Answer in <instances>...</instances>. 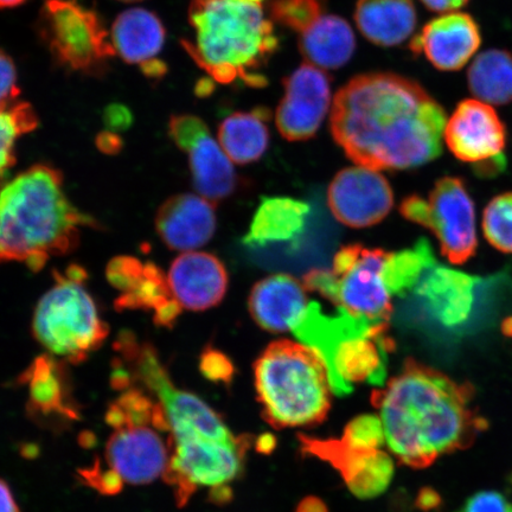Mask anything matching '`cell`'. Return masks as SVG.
<instances>
[{
	"label": "cell",
	"mask_w": 512,
	"mask_h": 512,
	"mask_svg": "<svg viewBox=\"0 0 512 512\" xmlns=\"http://www.w3.org/2000/svg\"><path fill=\"white\" fill-rule=\"evenodd\" d=\"M388 331L386 326L374 334L351 337L338 345L328 367L332 390L337 395L351 393L354 384L361 382L384 386L389 352L394 350Z\"/></svg>",
	"instance_id": "obj_19"
},
{
	"label": "cell",
	"mask_w": 512,
	"mask_h": 512,
	"mask_svg": "<svg viewBox=\"0 0 512 512\" xmlns=\"http://www.w3.org/2000/svg\"><path fill=\"white\" fill-rule=\"evenodd\" d=\"M444 139L460 162L478 165L504 156L508 132L494 107L466 99L447 120Z\"/></svg>",
	"instance_id": "obj_14"
},
{
	"label": "cell",
	"mask_w": 512,
	"mask_h": 512,
	"mask_svg": "<svg viewBox=\"0 0 512 512\" xmlns=\"http://www.w3.org/2000/svg\"><path fill=\"white\" fill-rule=\"evenodd\" d=\"M285 94L275 124L288 142H304L319 130L331 106V80L323 69L304 63L283 81Z\"/></svg>",
	"instance_id": "obj_12"
},
{
	"label": "cell",
	"mask_w": 512,
	"mask_h": 512,
	"mask_svg": "<svg viewBox=\"0 0 512 512\" xmlns=\"http://www.w3.org/2000/svg\"><path fill=\"white\" fill-rule=\"evenodd\" d=\"M413 0H358L355 22L361 34L380 47H396L416 28Z\"/></svg>",
	"instance_id": "obj_24"
},
{
	"label": "cell",
	"mask_w": 512,
	"mask_h": 512,
	"mask_svg": "<svg viewBox=\"0 0 512 512\" xmlns=\"http://www.w3.org/2000/svg\"><path fill=\"white\" fill-rule=\"evenodd\" d=\"M115 309L153 311V322L160 328H172L182 312L168 277L153 262H146L142 278L133 290L121 293L114 302Z\"/></svg>",
	"instance_id": "obj_29"
},
{
	"label": "cell",
	"mask_w": 512,
	"mask_h": 512,
	"mask_svg": "<svg viewBox=\"0 0 512 512\" xmlns=\"http://www.w3.org/2000/svg\"><path fill=\"white\" fill-rule=\"evenodd\" d=\"M21 93L17 87V72L14 61L0 50V111L12 104Z\"/></svg>",
	"instance_id": "obj_41"
},
{
	"label": "cell",
	"mask_w": 512,
	"mask_h": 512,
	"mask_svg": "<svg viewBox=\"0 0 512 512\" xmlns=\"http://www.w3.org/2000/svg\"><path fill=\"white\" fill-rule=\"evenodd\" d=\"M482 44L476 19L464 12H450L428 22L413 37L409 49L425 55L432 66L443 72H457L466 66Z\"/></svg>",
	"instance_id": "obj_17"
},
{
	"label": "cell",
	"mask_w": 512,
	"mask_h": 512,
	"mask_svg": "<svg viewBox=\"0 0 512 512\" xmlns=\"http://www.w3.org/2000/svg\"><path fill=\"white\" fill-rule=\"evenodd\" d=\"M336 219L350 228H368L386 219L394 206L393 190L377 170L356 166L338 172L328 191Z\"/></svg>",
	"instance_id": "obj_13"
},
{
	"label": "cell",
	"mask_w": 512,
	"mask_h": 512,
	"mask_svg": "<svg viewBox=\"0 0 512 512\" xmlns=\"http://www.w3.org/2000/svg\"><path fill=\"white\" fill-rule=\"evenodd\" d=\"M446 113L418 82L394 73L355 76L336 93L330 127L358 166L409 170L443 152Z\"/></svg>",
	"instance_id": "obj_1"
},
{
	"label": "cell",
	"mask_w": 512,
	"mask_h": 512,
	"mask_svg": "<svg viewBox=\"0 0 512 512\" xmlns=\"http://www.w3.org/2000/svg\"><path fill=\"white\" fill-rule=\"evenodd\" d=\"M270 15L274 22L302 34L325 15V0H272Z\"/></svg>",
	"instance_id": "obj_35"
},
{
	"label": "cell",
	"mask_w": 512,
	"mask_h": 512,
	"mask_svg": "<svg viewBox=\"0 0 512 512\" xmlns=\"http://www.w3.org/2000/svg\"><path fill=\"white\" fill-rule=\"evenodd\" d=\"M275 439L271 434H264L258 439V443H256V448L261 453H270L274 450Z\"/></svg>",
	"instance_id": "obj_47"
},
{
	"label": "cell",
	"mask_w": 512,
	"mask_h": 512,
	"mask_svg": "<svg viewBox=\"0 0 512 512\" xmlns=\"http://www.w3.org/2000/svg\"><path fill=\"white\" fill-rule=\"evenodd\" d=\"M120 2H138V0H120Z\"/></svg>",
	"instance_id": "obj_50"
},
{
	"label": "cell",
	"mask_w": 512,
	"mask_h": 512,
	"mask_svg": "<svg viewBox=\"0 0 512 512\" xmlns=\"http://www.w3.org/2000/svg\"><path fill=\"white\" fill-rule=\"evenodd\" d=\"M106 422L114 431L127 427L149 426L157 431L170 432L169 422L162 405L142 387L133 386L121 392L108 407Z\"/></svg>",
	"instance_id": "obj_31"
},
{
	"label": "cell",
	"mask_w": 512,
	"mask_h": 512,
	"mask_svg": "<svg viewBox=\"0 0 512 512\" xmlns=\"http://www.w3.org/2000/svg\"><path fill=\"white\" fill-rule=\"evenodd\" d=\"M25 0H0V9L15 8V6L21 5Z\"/></svg>",
	"instance_id": "obj_48"
},
{
	"label": "cell",
	"mask_w": 512,
	"mask_h": 512,
	"mask_svg": "<svg viewBox=\"0 0 512 512\" xmlns=\"http://www.w3.org/2000/svg\"><path fill=\"white\" fill-rule=\"evenodd\" d=\"M0 512H21L8 483L0 479Z\"/></svg>",
	"instance_id": "obj_45"
},
{
	"label": "cell",
	"mask_w": 512,
	"mask_h": 512,
	"mask_svg": "<svg viewBox=\"0 0 512 512\" xmlns=\"http://www.w3.org/2000/svg\"><path fill=\"white\" fill-rule=\"evenodd\" d=\"M482 228L492 247L512 254V191L492 198L484 209Z\"/></svg>",
	"instance_id": "obj_34"
},
{
	"label": "cell",
	"mask_w": 512,
	"mask_h": 512,
	"mask_svg": "<svg viewBox=\"0 0 512 512\" xmlns=\"http://www.w3.org/2000/svg\"><path fill=\"white\" fill-rule=\"evenodd\" d=\"M79 476L88 486L102 495H117L123 490V479L112 469L105 470L99 460L87 469L79 471Z\"/></svg>",
	"instance_id": "obj_39"
},
{
	"label": "cell",
	"mask_w": 512,
	"mask_h": 512,
	"mask_svg": "<svg viewBox=\"0 0 512 512\" xmlns=\"http://www.w3.org/2000/svg\"><path fill=\"white\" fill-rule=\"evenodd\" d=\"M169 464L164 480L174 490L179 507L189 502L200 486L215 489L229 485L242 470L248 438L216 440L203 437H171Z\"/></svg>",
	"instance_id": "obj_10"
},
{
	"label": "cell",
	"mask_w": 512,
	"mask_h": 512,
	"mask_svg": "<svg viewBox=\"0 0 512 512\" xmlns=\"http://www.w3.org/2000/svg\"><path fill=\"white\" fill-rule=\"evenodd\" d=\"M296 512H329L322 499L317 497H306L302 503L298 505Z\"/></svg>",
	"instance_id": "obj_46"
},
{
	"label": "cell",
	"mask_w": 512,
	"mask_h": 512,
	"mask_svg": "<svg viewBox=\"0 0 512 512\" xmlns=\"http://www.w3.org/2000/svg\"><path fill=\"white\" fill-rule=\"evenodd\" d=\"M83 227L96 222L68 200L53 166H31L0 189V265L23 262L41 271L53 256L75 251Z\"/></svg>",
	"instance_id": "obj_3"
},
{
	"label": "cell",
	"mask_w": 512,
	"mask_h": 512,
	"mask_svg": "<svg viewBox=\"0 0 512 512\" xmlns=\"http://www.w3.org/2000/svg\"><path fill=\"white\" fill-rule=\"evenodd\" d=\"M303 452L324 460L339 472L349 490L362 499L388 489L394 475L393 459L381 450H364L343 439H316L300 435Z\"/></svg>",
	"instance_id": "obj_15"
},
{
	"label": "cell",
	"mask_w": 512,
	"mask_h": 512,
	"mask_svg": "<svg viewBox=\"0 0 512 512\" xmlns=\"http://www.w3.org/2000/svg\"><path fill=\"white\" fill-rule=\"evenodd\" d=\"M400 213L406 220L431 230L451 264L464 265L476 255V207L464 179L440 178L427 198H405Z\"/></svg>",
	"instance_id": "obj_8"
},
{
	"label": "cell",
	"mask_w": 512,
	"mask_h": 512,
	"mask_svg": "<svg viewBox=\"0 0 512 512\" xmlns=\"http://www.w3.org/2000/svg\"><path fill=\"white\" fill-rule=\"evenodd\" d=\"M54 279L55 285L36 306L32 334L51 354L78 364L104 344L110 331L85 281L59 272Z\"/></svg>",
	"instance_id": "obj_6"
},
{
	"label": "cell",
	"mask_w": 512,
	"mask_h": 512,
	"mask_svg": "<svg viewBox=\"0 0 512 512\" xmlns=\"http://www.w3.org/2000/svg\"><path fill=\"white\" fill-rule=\"evenodd\" d=\"M156 229L160 240L172 251H195L207 245L215 234L213 203L194 194L172 196L158 210Z\"/></svg>",
	"instance_id": "obj_21"
},
{
	"label": "cell",
	"mask_w": 512,
	"mask_h": 512,
	"mask_svg": "<svg viewBox=\"0 0 512 512\" xmlns=\"http://www.w3.org/2000/svg\"><path fill=\"white\" fill-rule=\"evenodd\" d=\"M145 264L134 256H117L106 268V278L121 293L133 290L142 278Z\"/></svg>",
	"instance_id": "obj_37"
},
{
	"label": "cell",
	"mask_w": 512,
	"mask_h": 512,
	"mask_svg": "<svg viewBox=\"0 0 512 512\" xmlns=\"http://www.w3.org/2000/svg\"><path fill=\"white\" fill-rule=\"evenodd\" d=\"M179 305L191 311H206L222 302L228 288L226 267L215 255L187 252L172 262L168 275Z\"/></svg>",
	"instance_id": "obj_20"
},
{
	"label": "cell",
	"mask_w": 512,
	"mask_h": 512,
	"mask_svg": "<svg viewBox=\"0 0 512 512\" xmlns=\"http://www.w3.org/2000/svg\"><path fill=\"white\" fill-rule=\"evenodd\" d=\"M388 254L382 249L350 245L339 249L332 270L305 274L307 291L318 292L338 310L374 324H389L392 294L384 281Z\"/></svg>",
	"instance_id": "obj_7"
},
{
	"label": "cell",
	"mask_w": 512,
	"mask_h": 512,
	"mask_svg": "<svg viewBox=\"0 0 512 512\" xmlns=\"http://www.w3.org/2000/svg\"><path fill=\"white\" fill-rule=\"evenodd\" d=\"M345 443L364 450H381L386 443L382 421L376 415H361L345 427Z\"/></svg>",
	"instance_id": "obj_36"
},
{
	"label": "cell",
	"mask_w": 512,
	"mask_h": 512,
	"mask_svg": "<svg viewBox=\"0 0 512 512\" xmlns=\"http://www.w3.org/2000/svg\"><path fill=\"white\" fill-rule=\"evenodd\" d=\"M37 126V115L27 102H12L9 107L0 111V187L16 163L17 138L35 131Z\"/></svg>",
	"instance_id": "obj_33"
},
{
	"label": "cell",
	"mask_w": 512,
	"mask_h": 512,
	"mask_svg": "<svg viewBox=\"0 0 512 512\" xmlns=\"http://www.w3.org/2000/svg\"><path fill=\"white\" fill-rule=\"evenodd\" d=\"M256 394L277 428L317 426L331 407L328 368L316 350L288 341L268 345L254 364Z\"/></svg>",
	"instance_id": "obj_5"
},
{
	"label": "cell",
	"mask_w": 512,
	"mask_h": 512,
	"mask_svg": "<svg viewBox=\"0 0 512 512\" xmlns=\"http://www.w3.org/2000/svg\"><path fill=\"white\" fill-rule=\"evenodd\" d=\"M96 145H98L99 149L104 153H117L121 149H123V140H121L117 134L106 132L101 133L98 138H96Z\"/></svg>",
	"instance_id": "obj_44"
},
{
	"label": "cell",
	"mask_w": 512,
	"mask_h": 512,
	"mask_svg": "<svg viewBox=\"0 0 512 512\" xmlns=\"http://www.w3.org/2000/svg\"><path fill=\"white\" fill-rule=\"evenodd\" d=\"M165 28L159 17L144 9L123 12L113 24L112 43L115 54L131 64L145 67L157 61L163 50Z\"/></svg>",
	"instance_id": "obj_25"
},
{
	"label": "cell",
	"mask_w": 512,
	"mask_h": 512,
	"mask_svg": "<svg viewBox=\"0 0 512 512\" xmlns=\"http://www.w3.org/2000/svg\"><path fill=\"white\" fill-rule=\"evenodd\" d=\"M38 32L56 63L72 72H102L115 55L99 16L76 0H44Z\"/></svg>",
	"instance_id": "obj_9"
},
{
	"label": "cell",
	"mask_w": 512,
	"mask_h": 512,
	"mask_svg": "<svg viewBox=\"0 0 512 512\" xmlns=\"http://www.w3.org/2000/svg\"><path fill=\"white\" fill-rule=\"evenodd\" d=\"M458 512H512V502L501 492L480 491L467 499Z\"/></svg>",
	"instance_id": "obj_40"
},
{
	"label": "cell",
	"mask_w": 512,
	"mask_h": 512,
	"mask_svg": "<svg viewBox=\"0 0 512 512\" xmlns=\"http://www.w3.org/2000/svg\"><path fill=\"white\" fill-rule=\"evenodd\" d=\"M189 24L194 40L182 46L211 79L222 85L236 80L267 86L260 69L279 48L272 21L255 0H191Z\"/></svg>",
	"instance_id": "obj_4"
},
{
	"label": "cell",
	"mask_w": 512,
	"mask_h": 512,
	"mask_svg": "<svg viewBox=\"0 0 512 512\" xmlns=\"http://www.w3.org/2000/svg\"><path fill=\"white\" fill-rule=\"evenodd\" d=\"M272 113L267 107H255L249 112H236L219 127L220 145L232 162L246 165L256 162L270 144Z\"/></svg>",
	"instance_id": "obj_28"
},
{
	"label": "cell",
	"mask_w": 512,
	"mask_h": 512,
	"mask_svg": "<svg viewBox=\"0 0 512 512\" xmlns=\"http://www.w3.org/2000/svg\"><path fill=\"white\" fill-rule=\"evenodd\" d=\"M503 332L504 335L512 337V317L505 320V322L503 323Z\"/></svg>",
	"instance_id": "obj_49"
},
{
	"label": "cell",
	"mask_w": 512,
	"mask_h": 512,
	"mask_svg": "<svg viewBox=\"0 0 512 512\" xmlns=\"http://www.w3.org/2000/svg\"><path fill=\"white\" fill-rule=\"evenodd\" d=\"M105 458L108 466L132 485L155 482L169 464L170 447L149 426L121 428L107 441Z\"/></svg>",
	"instance_id": "obj_18"
},
{
	"label": "cell",
	"mask_w": 512,
	"mask_h": 512,
	"mask_svg": "<svg viewBox=\"0 0 512 512\" xmlns=\"http://www.w3.org/2000/svg\"><path fill=\"white\" fill-rule=\"evenodd\" d=\"M475 389L409 358L371 401L384 437L400 463L425 469L435 460L475 444L488 422L472 402Z\"/></svg>",
	"instance_id": "obj_2"
},
{
	"label": "cell",
	"mask_w": 512,
	"mask_h": 512,
	"mask_svg": "<svg viewBox=\"0 0 512 512\" xmlns=\"http://www.w3.org/2000/svg\"><path fill=\"white\" fill-rule=\"evenodd\" d=\"M200 371L210 382L228 384L233 381L235 368L222 351L207 347L200 356Z\"/></svg>",
	"instance_id": "obj_38"
},
{
	"label": "cell",
	"mask_w": 512,
	"mask_h": 512,
	"mask_svg": "<svg viewBox=\"0 0 512 512\" xmlns=\"http://www.w3.org/2000/svg\"><path fill=\"white\" fill-rule=\"evenodd\" d=\"M169 134L189 158L192 183L198 194L213 204L234 194L239 176L202 119L191 114L172 115Z\"/></svg>",
	"instance_id": "obj_11"
},
{
	"label": "cell",
	"mask_w": 512,
	"mask_h": 512,
	"mask_svg": "<svg viewBox=\"0 0 512 512\" xmlns=\"http://www.w3.org/2000/svg\"><path fill=\"white\" fill-rule=\"evenodd\" d=\"M309 304L304 284L287 274L262 279L253 287L248 299V309L255 323L273 334L291 331Z\"/></svg>",
	"instance_id": "obj_23"
},
{
	"label": "cell",
	"mask_w": 512,
	"mask_h": 512,
	"mask_svg": "<svg viewBox=\"0 0 512 512\" xmlns=\"http://www.w3.org/2000/svg\"><path fill=\"white\" fill-rule=\"evenodd\" d=\"M106 124L113 130H124L132 123V115L124 106H111L105 114Z\"/></svg>",
	"instance_id": "obj_42"
},
{
	"label": "cell",
	"mask_w": 512,
	"mask_h": 512,
	"mask_svg": "<svg viewBox=\"0 0 512 512\" xmlns=\"http://www.w3.org/2000/svg\"><path fill=\"white\" fill-rule=\"evenodd\" d=\"M435 265L430 242L425 239L418 241L413 249L389 253L383 275L390 294L405 297Z\"/></svg>",
	"instance_id": "obj_32"
},
{
	"label": "cell",
	"mask_w": 512,
	"mask_h": 512,
	"mask_svg": "<svg viewBox=\"0 0 512 512\" xmlns=\"http://www.w3.org/2000/svg\"><path fill=\"white\" fill-rule=\"evenodd\" d=\"M19 384L28 388V412L38 424L67 427L79 420L80 408L73 396L66 364L42 355L19 376Z\"/></svg>",
	"instance_id": "obj_16"
},
{
	"label": "cell",
	"mask_w": 512,
	"mask_h": 512,
	"mask_svg": "<svg viewBox=\"0 0 512 512\" xmlns=\"http://www.w3.org/2000/svg\"><path fill=\"white\" fill-rule=\"evenodd\" d=\"M478 281L462 271L435 265L421 278L415 292L428 315L446 328H457L471 316Z\"/></svg>",
	"instance_id": "obj_22"
},
{
	"label": "cell",
	"mask_w": 512,
	"mask_h": 512,
	"mask_svg": "<svg viewBox=\"0 0 512 512\" xmlns=\"http://www.w3.org/2000/svg\"><path fill=\"white\" fill-rule=\"evenodd\" d=\"M356 49V38L344 18L324 15L300 34L299 50L306 63L319 69H338L348 63Z\"/></svg>",
	"instance_id": "obj_26"
},
{
	"label": "cell",
	"mask_w": 512,
	"mask_h": 512,
	"mask_svg": "<svg viewBox=\"0 0 512 512\" xmlns=\"http://www.w3.org/2000/svg\"><path fill=\"white\" fill-rule=\"evenodd\" d=\"M428 10L438 12V14H450L463 9L470 0H420Z\"/></svg>",
	"instance_id": "obj_43"
},
{
	"label": "cell",
	"mask_w": 512,
	"mask_h": 512,
	"mask_svg": "<svg viewBox=\"0 0 512 512\" xmlns=\"http://www.w3.org/2000/svg\"><path fill=\"white\" fill-rule=\"evenodd\" d=\"M467 85L476 99L489 105L512 102V54L490 49L478 55L467 72Z\"/></svg>",
	"instance_id": "obj_30"
},
{
	"label": "cell",
	"mask_w": 512,
	"mask_h": 512,
	"mask_svg": "<svg viewBox=\"0 0 512 512\" xmlns=\"http://www.w3.org/2000/svg\"><path fill=\"white\" fill-rule=\"evenodd\" d=\"M309 213V204L303 201L264 198L243 242L249 247H265L270 243L294 241L304 232Z\"/></svg>",
	"instance_id": "obj_27"
}]
</instances>
